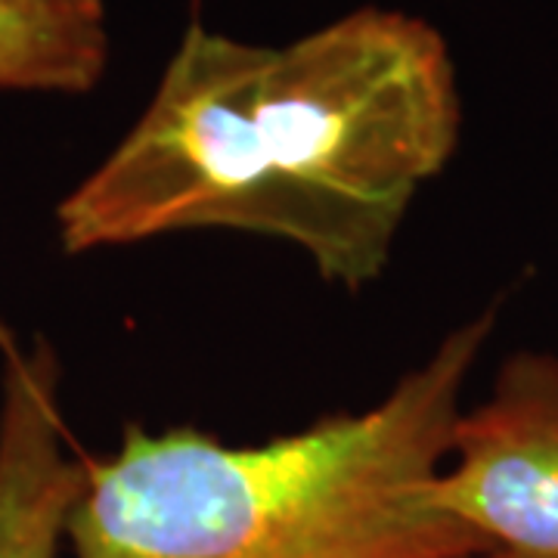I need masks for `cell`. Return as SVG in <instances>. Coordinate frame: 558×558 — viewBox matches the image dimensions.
<instances>
[{"label":"cell","instance_id":"4","mask_svg":"<svg viewBox=\"0 0 558 558\" xmlns=\"http://www.w3.org/2000/svg\"><path fill=\"white\" fill-rule=\"evenodd\" d=\"M0 558H60L84 481L62 418V366L38 339L22 348L0 326Z\"/></svg>","mask_w":558,"mask_h":558},{"label":"cell","instance_id":"6","mask_svg":"<svg viewBox=\"0 0 558 558\" xmlns=\"http://www.w3.org/2000/svg\"><path fill=\"white\" fill-rule=\"evenodd\" d=\"M457 558H519V556H509V553H497V549H484V553H469V556H457Z\"/></svg>","mask_w":558,"mask_h":558},{"label":"cell","instance_id":"2","mask_svg":"<svg viewBox=\"0 0 558 558\" xmlns=\"http://www.w3.org/2000/svg\"><path fill=\"white\" fill-rule=\"evenodd\" d=\"M497 311L447 332L428 360L360 413L223 444L193 425H128L84 459L69 558H457L487 546L435 506Z\"/></svg>","mask_w":558,"mask_h":558},{"label":"cell","instance_id":"3","mask_svg":"<svg viewBox=\"0 0 558 558\" xmlns=\"http://www.w3.org/2000/svg\"><path fill=\"white\" fill-rule=\"evenodd\" d=\"M435 506L487 549L558 558V354H512L459 413Z\"/></svg>","mask_w":558,"mask_h":558},{"label":"cell","instance_id":"5","mask_svg":"<svg viewBox=\"0 0 558 558\" xmlns=\"http://www.w3.org/2000/svg\"><path fill=\"white\" fill-rule=\"evenodd\" d=\"M106 62V0H0V90L81 97Z\"/></svg>","mask_w":558,"mask_h":558},{"label":"cell","instance_id":"1","mask_svg":"<svg viewBox=\"0 0 558 558\" xmlns=\"http://www.w3.org/2000/svg\"><path fill=\"white\" fill-rule=\"evenodd\" d=\"M462 97L435 25L363 7L282 47L193 22L134 128L57 205L65 255L230 230L289 242L344 292L379 282Z\"/></svg>","mask_w":558,"mask_h":558}]
</instances>
